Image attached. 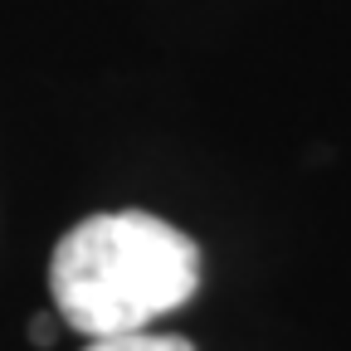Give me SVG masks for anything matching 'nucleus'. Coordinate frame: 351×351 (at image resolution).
Segmentation results:
<instances>
[{
    "label": "nucleus",
    "instance_id": "f257e3e1",
    "mask_svg": "<svg viewBox=\"0 0 351 351\" xmlns=\"http://www.w3.org/2000/svg\"><path fill=\"white\" fill-rule=\"evenodd\" d=\"M195 239L147 210L83 219L59 239L49 258L54 313L88 341L152 332V322L195 298Z\"/></svg>",
    "mask_w": 351,
    "mask_h": 351
},
{
    "label": "nucleus",
    "instance_id": "f03ea898",
    "mask_svg": "<svg viewBox=\"0 0 351 351\" xmlns=\"http://www.w3.org/2000/svg\"><path fill=\"white\" fill-rule=\"evenodd\" d=\"M83 351H195L186 337H161V332H132V337H98Z\"/></svg>",
    "mask_w": 351,
    "mask_h": 351
},
{
    "label": "nucleus",
    "instance_id": "7ed1b4c3",
    "mask_svg": "<svg viewBox=\"0 0 351 351\" xmlns=\"http://www.w3.org/2000/svg\"><path fill=\"white\" fill-rule=\"evenodd\" d=\"M59 322H64V317H39V322H29V337H34L39 346H49L54 332H59Z\"/></svg>",
    "mask_w": 351,
    "mask_h": 351
}]
</instances>
